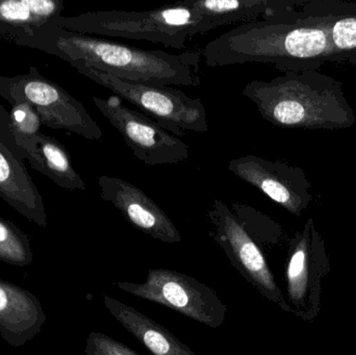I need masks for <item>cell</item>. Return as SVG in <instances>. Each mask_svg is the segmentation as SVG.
Returning <instances> with one entry per match:
<instances>
[{"mask_svg":"<svg viewBox=\"0 0 356 355\" xmlns=\"http://www.w3.org/2000/svg\"><path fill=\"white\" fill-rule=\"evenodd\" d=\"M62 0H0V37L14 42L29 37L63 16Z\"/></svg>","mask_w":356,"mask_h":355,"instance_id":"cell-16","label":"cell"},{"mask_svg":"<svg viewBox=\"0 0 356 355\" xmlns=\"http://www.w3.org/2000/svg\"><path fill=\"white\" fill-rule=\"evenodd\" d=\"M93 102L144 164L154 167L188 160L190 147L184 141L143 113L127 108L118 96H94Z\"/></svg>","mask_w":356,"mask_h":355,"instance_id":"cell-10","label":"cell"},{"mask_svg":"<svg viewBox=\"0 0 356 355\" xmlns=\"http://www.w3.org/2000/svg\"><path fill=\"white\" fill-rule=\"evenodd\" d=\"M25 158L31 168L69 191L87 189L85 181L73 167L67 148L54 138L40 133L25 150Z\"/></svg>","mask_w":356,"mask_h":355,"instance_id":"cell-18","label":"cell"},{"mask_svg":"<svg viewBox=\"0 0 356 355\" xmlns=\"http://www.w3.org/2000/svg\"><path fill=\"white\" fill-rule=\"evenodd\" d=\"M86 355H140L121 342L102 333H90L86 342Z\"/></svg>","mask_w":356,"mask_h":355,"instance_id":"cell-22","label":"cell"},{"mask_svg":"<svg viewBox=\"0 0 356 355\" xmlns=\"http://www.w3.org/2000/svg\"><path fill=\"white\" fill-rule=\"evenodd\" d=\"M0 96L8 104L27 102L41 119L42 124L81 135L90 141L102 139V129L79 100L58 83L31 67L26 74L0 75Z\"/></svg>","mask_w":356,"mask_h":355,"instance_id":"cell-6","label":"cell"},{"mask_svg":"<svg viewBox=\"0 0 356 355\" xmlns=\"http://www.w3.org/2000/svg\"><path fill=\"white\" fill-rule=\"evenodd\" d=\"M58 56L71 66H85L123 81L158 85L196 87L202 51L172 54L164 50L134 47L106 38L66 31L49 25L13 42Z\"/></svg>","mask_w":356,"mask_h":355,"instance_id":"cell-2","label":"cell"},{"mask_svg":"<svg viewBox=\"0 0 356 355\" xmlns=\"http://www.w3.org/2000/svg\"><path fill=\"white\" fill-rule=\"evenodd\" d=\"M263 20L241 23L209 42L202 51L211 68L263 63L282 72L318 70L332 58L327 31L299 8Z\"/></svg>","mask_w":356,"mask_h":355,"instance_id":"cell-1","label":"cell"},{"mask_svg":"<svg viewBox=\"0 0 356 355\" xmlns=\"http://www.w3.org/2000/svg\"><path fill=\"white\" fill-rule=\"evenodd\" d=\"M234 214L238 219L247 233L261 245H277L284 239V231L278 223L267 215L259 212L254 208L246 204H232L230 206Z\"/></svg>","mask_w":356,"mask_h":355,"instance_id":"cell-20","label":"cell"},{"mask_svg":"<svg viewBox=\"0 0 356 355\" xmlns=\"http://www.w3.org/2000/svg\"><path fill=\"white\" fill-rule=\"evenodd\" d=\"M0 198L23 217L45 229L47 215L43 198L22 160L0 133Z\"/></svg>","mask_w":356,"mask_h":355,"instance_id":"cell-13","label":"cell"},{"mask_svg":"<svg viewBox=\"0 0 356 355\" xmlns=\"http://www.w3.org/2000/svg\"><path fill=\"white\" fill-rule=\"evenodd\" d=\"M81 74L111 90L156 121L172 135L205 133L209 131L207 110L200 98H191L170 85L123 81L85 66H74Z\"/></svg>","mask_w":356,"mask_h":355,"instance_id":"cell-5","label":"cell"},{"mask_svg":"<svg viewBox=\"0 0 356 355\" xmlns=\"http://www.w3.org/2000/svg\"><path fill=\"white\" fill-rule=\"evenodd\" d=\"M327 31L334 58L356 51V3L342 0H307L299 6Z\"/></svg>","mask_w":356,"mask_h":355,"instance_id":"cell-17","label":"cell"},{"mask_svg":"<svg viewBox=\"0 0 356 355\" xmlns=\"http://www.w3.org/2000/svg\"><path fill=\"white\" fill-rule=\"evenodd\" d=\"M62 28L100 38L145 40L173 49H184L188 40L218 28L188 0L149 10H98L58 19Z\"/></svg>","mask_w":356,"mask_h":355,"instance_id":"cell-4","label":"cell"},{"mask_svg":"<svg viewBox=\"0 0 356 355\" xmlns=\"http://www.w3.org/2000/svg\"><path fill=\"white\" fill-rule=\"evenodd\" d=\"M228 170L296 217H301L313 199L311 183L300 167L245 156L230 160Z\"/></svg>","mask_w":356,"mask_h":355,"instance_id":"cell-11","label":"cell"},{"mask_svg":"<svg viewBox=\"0 0 356 355\" xmlns=\"http://www.w3.org/2000/svg\"><path fill=\"white\" fill-rule=\"evenodd\" d=\"M104 304L110 314L152 355H197L178 338L149 317L115 298L104 295Z\"/></svg>","mask_w":356,"mask_h":355,"instance_id":"cell-15","label":"cell"},{"mask_svg":"<svg viewBox=\"0 0 356 355\" xmlns=\"http://www.w3.org/2000/svg\"><path fill=\"white\" fill-rule=\"evenodd\" d=\"M218 27L263 20L286 12L297 1L289 0H188Z\"/></svg>","mask_w":356,"mask_h":355,"instance_id":"cell-19","label":"cell"},{"mask_svg":"<svg viewBox=\"0 0 356 355\" xmlns=\"http://www.w3.org/2000/svg\"><path fill=\"white\" fill-rule=\"evenodd\" d=\"M98 185L102 199L112 204L138 231L165 243L181 241L170 217L137 185L110 175H102Z\"/></svg>","mask_w":356,"mask_h":355,"instance_id":"cell-12","label":"cell"},{"mask_svg":"<svg viewBox=\"0 0 356 355\" xmlns=\"http://www.w3.org/2000/svg\"><path fill=\"white\" fill-rule=\"evenodd\" d=\"M242 94L255 104L261 118L282 129L336 131L356 122L342 83L318 70L252 81Z\"/></svg>","mask_w":356,"mask_h":355,"instance_id":"cell-3","label":"cell"},{"mask_svg":"<svg viewBox=\"0 0 356 355\" xmlns=\"http://www.w3.org/2000/svg\"><path fill=\"white\" fill-rule=\"evenodd\" d=\"M0 261L29 266L33 263V251L29 238L14 223L0 216Z\"/></svg>","mask_w":356,"mask_h":355,"instance_id":"cell-21","label":"cell"},{"mask_svg":"<svg viewBox=\"0 0 356 355\" xmlns=\"http://www.w3.org/2000/svg\"><path fill=\"white\" fill-rule=\"evenodd\" d=\"M207 218L209 237L223 249L230 264L243 279L269 302L292 314L261 246L247 233L230 206L215 199L207 210Z\"/></svg>","mask_w":356,"mask_h":355,"instance_id":"cell-9","label":"cell"},{"mask_svg":"<svg viewBox=\"0 0 356 355\" xmlns=\"http://www.w3.org/2000/svg\"><path fill=\"white\" fill-rule=\"evenodd\" d=\"M114 286L121 291L166 306L213 329L221 327L227 315V306L213 289L177 271L150 269L145 283L119 281Z\"/></svg>","mask_w":356,"mask_h":355,"instance_id":"cell-7","label":"cell"},{"mask_svg":"<svg viewBox=\"0 0 356 355\" xmlns=\"http://www.w3.org/2000/svg\"><path fill=\"white\" fill-rule=\"evenodd\" d=\"M332 62L345 63V64H350L356 67V51L338 56V58H334Z\"/></svg>","mask_w":356,"mask_h":355,"instance_id":"cell-23","label":"cell"},{"mask_svg":"<svg viewBox=\"0 0 356 355\" xmlns=\"http://www.w3.org/2000/svg\"><path fill=\"white\" fill-rule=\"evenodd\" d=\"M330 270L325 241L309 218L289 244L286 302L293 315L305 322H315L321 311L322 281Z\"/></svg>","mask_w":356,"mask_h":355,"instance_id":"cell-8","label":"cell"},{"mask_svg":"<svg viewBox=\"0 0 356 355\" xmlns=\"http://www.w3.org/2000/svg\"><path fill=\"white\" fill-rule=\"evenodd\" d=\"M45 321L35 295L0 279V336L4 341L21 347L41 331Z\"/></svg>","mask_w":356,"mask_h":355,"instance_id":"cell-14","label":"cell"}]
</instances>
